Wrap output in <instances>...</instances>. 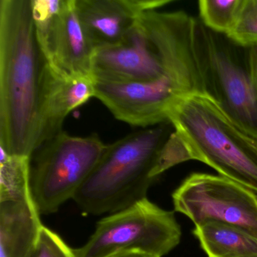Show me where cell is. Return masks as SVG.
<instances>
[{
	"label": "cell",
	"mask_w": 257,
	"mask_h": 257,
	"mask_svg": "<svg viewBox=\"0 0 257 257\" xmlns=\"http://www.w3.org/2000/svg\"><path fill=\"white\" fill-rule=\"evenodd\" d=\"M194 22L183 11L146 12L122 41L96 49L93 78L153 84L183 96L204 94L194 55Z\"/></svg>",
	"instance_id": "6da1fadb"
},
{
	"label": "cell",
	"mask_w": 257,
	"mask_h": 257,
	"mask_svg": "<svg viewBox=\"0 0 257 257\" xmlns=\"http://www.w3.org/2000/svg\"><path fill=\"white\" fill-rule=\"evenodd\" d=\"M46 65L32 0H1L0 150L9 155L31 157L37 150Z\"/></svg>",
	"instance_id": "7a4b0ae2"
},
{
	"label": "cell",
	"mask_w": 257,
	"mask_h": 257,
	"mask_svg": "<svg viewBox=\"0 0 257 257\" xmlns=\"http://www.w3.org/2000/svg\"><path fill=\"white\" fill-rule=\"evenodd\" d=\"M176 132L170 120L134 132L106 145L103 156L73 197L83 213H115L147 198L163 174L162 153Z\"/></svg>",
	"instance_id": "3957f363"
},
{
	"label": "cell",
	"mask_w": 257,
	"mask_h": 257,
	"mask_svg": "<svg viewBox=\"0 0 257 257\" xmlns=\"http://www.w3.org/2000/svg\"><path fill=\"white\" fill-rule=\"evenodd\" d=\"M168 119L199 161L257 195V139L231 121L207 96L182 97Z\"/></svg>",
	"instance_id": "277c9868"
},
{
	"label": "cell",
	"mask_w": 257,
	"mask_h": 257,
	"mask_svg": "<svg viewBox=\"0 0 257 257\" xmlns=\"http://www.w3.org/2000/svg\"><path fill=\"white\" fill-rule=\"evenodd\" d=\"M193 51L204 95L257 139V92L251 47L209 29L199 19H195Z\"/></svg>",
	"instance_id": "5b68a950"
},
{
	"label": "cell",
	"mask_w": 257,
	"mask_h": 257,
	"mask_svg": "<svg viewBox=\"0 0 257 257\" xmlns=\"http://www.w3.org/2000/svg\"><path fill=\"white\" fill-rule=\"evenodd\" d=\"M106 145L97 135L71 136L61 132L31 157V189L40 214L56 213L73 199L103 156Z\"/></svg>",
	"instance_id": "8992f818"
},
{
	"label": "cell",
	"mask_w": 257,
	"mask_h": 257,
	"mask_svg": "<svg viewBox=\"0 0 257 257\" xmlns=\"http://www.w3.org/2000/svg\"><path fill=\"white\" fill-rule=\"evenodd\" d=\"M181 229L174 212L147 198L100 219L89 240L74 249L76 257H108L139 252L162 257L179 244Z\"/></svg>",
	"instance_id": "52a82bcc"
},
{
	"label": "cell",
	"mask_w": 257,
	"mask_h": 257,
	"mask_svg": "<svg viewBox=\"0 0 257 257\" xmlns=\"http://www.w3.org/2000/svg\"><path fill=\"white\" fill-rule=\"evenodd\" d=\"M174 210L189 218L195 226L221 222L257 237V195L222 176L191 174L172 195Z\"/></svg>",
	"instance_id": "ba28073f"
},
{
	"label": "cell",
	"mask_w": 257,
	"mask_h": 257,
	"mask_svg": "<svg viewBox=\"0 0 257 257\" xmlns=\"http://www.w3.org/2000/svg\"><path fill=\"white\" fill-rule=\"evenodd\" d=\"M37 41L46 62L70 76H92L96 49L84 30L75 0H32Z\"/></svg>",
	"instance_id": "9c48e42d"
},
{
	"label": "cell",
	"mask_w": 257,
	"mask_h": 257,
	"mask_svg": "<svg viewBox=\"0 0 257 257\" xmlns=\"http://www.w3.org/2000/svg\"><path fill=\"white\" fill-rule=\"evenodd\" d=\"M171 3V0H75V8L97 49L118 44L144 13Z\"/></svg>",
	"instance_id": "30bf717a"
},
{
	"label": "cell",
	"mask_w": 257,
	"mask_h": 257,
	"mask_svg": "<svg viewBox=\"0 0 257 257\" xmlns=\"http://www.w3.org/2000/svg\"><path fill=\"white\" fill-rule=\"evenodd\" d=\"M94 94V78L68 76L46 62L42 83L37 148L62 132L63 123L67 115Z\"/></svg>",
	"instance_id": "8fae6325"
},
{
	"label": "cell",
	"mask_w": 257,
	"mask_h": 257,
	"mask_svg": "<svg viewBox=\"0 0 257 257\" xmlns=\"http://www.w3.org/2000/svg\"><path fill=\"white\" fill-rule=\"evenodd\" d=\"M35 204L0 202V257H32L43 225Z\"/></svg>",
	"instance_id": "7c38bea8"
},
{
	"label": "cell",
	"mask_w": 257,
	"mask_h": 257,
	"mask_svg": "<svg viewBox=\"0 0 257 257\" xmlns=\"http://www.w3.org/2000/svg\"><path fill=\"white\" fill-rule=\"evenodd\" d=\"M193 234L208 257H257V237L237 227L210 221Z\"/></svg>",
	"instance_id": "4fadbf2b"
},
{
	"label": "cell",
	"mask_w": 257,
	"mask_h": 257,
	"mask_svg": "<svg viewBox=\"0 0 257 257\" xmlns=\"http://www.w3.org/2000/svg\"><path fill=\"white\" fill-rule=\"evenodd\" d=\"M0 150V202L34 204L31 189V157L12 156Z\"/></svg>",
	"instance_id": "5bb4252c"
},
{
	"label": "cell",
	"mask_w": 257,
	"mask_h": 257,
	"mask_svg": "<svg viewBox=\"0 0 257 257\" xmlns=\"http://www.w3.org/2000/svg\"><path fill=\"white\" fill-rule=\"evenodd\" d=\"M243 0H201L200 20L209 29L228 34L234 28Z\"/></svg>",
	"instance_id": "9a60e30c"
},
{
	"label": "cell",
	"mask_w": 257,
	"mask_h": 257,
	"mask_svg": "<svg viewBox=\"0 0 257 257\" xmlns=\"http://www.w3.org/2000/svg\"><path fill=\"white\" fill-rule=\"evenodd\" d=\"M245 46L257 45V0H243L234 28L228 34Z\"/></svg>",
	"instance_id": "2e32d148"
},
{
	"label": "cell",
	"mask_w": 257,
	"mask_h": 257,
	"mask_svg": "<svg viewBox=\"0 0 257 257\" xmlns=\"http://www.w3.org/2000/svg\"><path fill=\"white\" fill-rule=\"evenodd\" d=\"M32 257H76L74 249L68 246L55 231L43 225Z\"/></svg>",
	"instance_id": "e0dca14e"
},
{
	"label": "cell",
	"mask_w": 257,
	"mask_h": 257,
	"mask_svg": "<svg viewBox=\"0 0 257 257\" xmlns=\"http://www.w3.org/2000/svg\"><path fill=\"white\" fill-rule=\"evenodd\" d=\"M251 62H252V76L257 92V45L251 47Z\"/></svg>",
	"instance_id": "ac0fdd59"
},
{
	"label": "cell",
	"mask_w": 257,
	"mask_h": 257,
	"mask_svg": "<svg viewBox=\"0 0 257 257\" xmlns=\"http://www.w3.org/2000/svg\"><path fill=\"white\" fill-rule=\"evenodd\" d=\"M108 257H154L147 254L139 252H124L114 254Z\"/></svg>",
	"instance_id": "d6986e66"
}]
</instances>
